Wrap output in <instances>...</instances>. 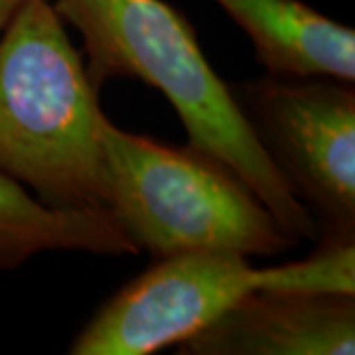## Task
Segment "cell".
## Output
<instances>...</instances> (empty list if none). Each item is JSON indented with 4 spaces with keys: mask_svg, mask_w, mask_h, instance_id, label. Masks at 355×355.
<instances>
[{
    "mask_svg": "<svg viewBox=\"0 0 355 355\" xmlns=\"http://www.w3.org/2000/svg\"><path fill=\"white\" fill-rule=\"evenodd\" d=\"M249 36L268 76L355 83V30L302 0H216Z\"/></svg>",
    "mask_w": 355,
    "mask_h": 355,
    "instance_id": "obj_7",
    "label": "cell"
},
{
    "mask_svg": "<svg viewBox=\"0 0 355 355\" xmlns=\"http://www.w3.org/2000/svg\"><path fill=\"white\" fill-rule=\"evenodd\" d=\"M50 251L101 257L140 253L109 207L53 205L0 172V270H14Z\"/></svg>",
    "mask_w": 355,
    "mask_h": 355,
    "instance_id": "obj_8",
    "label": "cell"
},
{
    "mask_svg": "<svg viewBox=\"0 0 355 355\" xmlns=\"http://www.w3.org/2000/svg\"><path fill=\"white\" fill-rule=\"evenodd\" d=\"M26 0H0V34Z\"/></svg>",
    "mask_w": 355,
    "mask_h": 355,
    "instance_id": "obj_9",
    "label": "cell"
},
{
    "mask_svg": "<svg viewBox=\"0 0 355 355\" xmlns=\"http://www.w3.org/2000/svg\"><path fill=\"white\" fill-rule=\"evenodd\" d=\"M268 288L355 294V241L318 243L300 261L257 268L249 257L190 251L154 263L103 302L71 355H148L203 330L245 296Z\"/></svg>",
    "mask_w": 355,
    "mask_h": 355,
    "instance_id": "obj_4",
    "label": "cell"
},
{
    "mask_svg": "<svg viewBox=\"0 0 355 355\" xmlns=\"http://www.w3.org/2000/svg\"><path fill=\"white\" fill-rule=\"evenodd\" d=\"M227 85L259 146L314 217L318 243H354V83L266 73Z\"/></svg>",
    "mask_w": 355,
    "mask_h": 355,
    "instance_id": "obj_5",
    "label": "cell"
},
{
    "mask_svg": "<svg viewBox=\"0 0 355 355\" xmlns=\"http://www.w3.org/2000/svg\"><path fill=\"white\" fill-rule=\"evenodd\" d=\"M176 347L178 355H354L355 294L253 292Z\"/></svg>",
    "mask_w": 355,
    "mask_h": 355,
    "instance_id": "obj_6",
    "label": "cell"
},
{
    "mask_svg": "<svg viewBox=\"0 0 355 355\" xmlns=\"http://www.w3.org/2000/svg\"><path fill=\"white\" fill-rule=\"evenodd\" d=\"M107 207L154 259L190 251L275 257L298 241L216 156L116 127L99 113Z\"/></svg>",
    "mask_w": 355,
    "mask_h": 355,
    "instance_id": "obj_3",
    "label": "cell"
},
{
    "mask_svg": "<svg viewBox=\"0 0 355 355\" xmlns=\"http://www.w3.org/2000/svg\"><path fill=\"white\" fill-rule=\"evenodd\" d=\"M83 38L89 81L132 79L158 89L180 116L188 144L227 164L296 241L318 243L314 217L263 153L203 55L190 20L164 0H53Z\"/></svg>",
    "mask_w": 355,
    "mask_h": 355,
    "instance_id": "obj_1",
    "label": "cell"
},
{
    "mask_svg": "<svg viewBox=\"0 0 355 355\" xmlns=\"http://www.w3.org/2000/svg\"><path fill=\"white\" fill-rule=\"evenodd\" d=\"M51 0H26L0 34V172L69 207H107L101 105Z\"/></svg>",
    "mask_w": 355,
    "mask_h": 355,
    "instance_id": "obj_2",
    "label": "cell"
}]
</instances>
